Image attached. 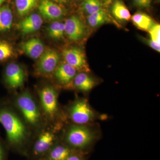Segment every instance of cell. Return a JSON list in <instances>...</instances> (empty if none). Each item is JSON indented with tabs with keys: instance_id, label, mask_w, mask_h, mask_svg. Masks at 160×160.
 <instances>
[{
	"instance_id": "6da1fadb",
	"label": "cell",
	"mask_w": 160,
	"mask_h": 160,
	"mask_svg": "<svg viewBox=\"0 0 160 160\" xmlns=\"http://www.w3.org/2000/svg\"><path fill=\"white\" fill-rule=\"evenodd\" d=\"M0 123L6 131L8 142L14 147L23 146L35 136L13 104L0 108Z\"/></svg>"
},
{
	"instance_id": "7a4b0ae2",
	"label": "cell",
	"mask_w": 160,
	"mask_h": 160,
	"mask_svg": "<svg viewBox=\"0 0 160 160\" xmlns=\"http://www.w3.org/2000/svg\"><path fill=\"white\" fill-rule=\"evenodd\" d=\"M13 105L35 136L48 126L38 100L28 90L18 94L14 98Z\"/></svg>"
},
{
	"instance_id": "3957f363",
	"label": "cell",
	"mask_w": 160,
	"mask_h": 160,
	"mask_svg": "<svg viewBox=\"0 0 160 160\" xmlns=\"http://www.w3.org/2000/svg\"><path fill=\"white\" fill-rule=\"evenodd\" d=\"M39 102L48 126L57 127L60 115L58 92L53 86L47 85L38 92Z\"/></svg>"
},
{
	"instance_id": "277c9868",
	"label": "cell",
	"mask_w": 160,
	"mask_h": 160,
	"mask_svg": "<svg viewBox=\"0 0 160 160\" xmlns=\"http://www.w3.org/2000/svg\"><path fill=\"white\" fill-rule=\"evenodd\" d=\"M65 138L70 146L83 148L90 144L93 139V135L90 129L84 125L75 124L67 129Z\"/></svg>"
},
{
	"instance_id": "5b68a950",
	"label": "cell",
	"mask_w": 160,
	"mask_h": 160,
	"mask_svg": "<svg viewBox=\"0 0 160 160\" xmlns=\"http://www.w3.org/2000/svg\"><path fill=\"white\" fill-rule=\"evenodd\" d=\"M69 118L76 125H85L94 118V113L86 100L75 101L69 107Z\"/></svg>"
},
{
	"instance_id": "8992f818",
	"label": "cell",
	"mask_w": 160,
	"mask_h": 160,
	"mask_svg": "<svg viewBox=\"0 0 160 160\" xmlns=\"http://www.w3.org/2000/svg\"><path fill=\"white\" fill-rule=\"evenodd\" d=\"M57 127L48 126L40 132L35 142L33 147V154L39 156L44 154L51 148L56 140Z\"/></svg>"
},
{
	"instance_id": "52a82bcc",
	"label": "cell",
	"mask_w": 160,
	"mask_h": 160,
	"mask_svg": "<svg viewBox=\"0 0 160 160\" xmlns=\"http://www.w3.org/2000/svg\"><path fill=\"white\" fill-rule=\"evenodd\" d=\"M62 55L66 62L77 70L89 71L86 56L82 49L77 47L65 49L63 50Z\"/></svg>"
},
{
	"instance_id": "ba28073f",
	"label": "cell",
	"mask_w": 160,
	"mask_h": 160,
	"mask_svg": "<svg viewBox=\"0 0 160 160\" xmlns=\"http://www.w3.org/2000/svg\"><path fill=\"white\" fill-rule=\"evenodd\" d=\"M26 80V73L18 64L10 63L5 70V80L6 84L12 89H17L22 86Z\"/></svg>"
},
{
	"instance_id": "9c48e42d",
	"label": "cell",
	"mask_w": 160,
	"mask_h": 160,
	"mask_svg": "<svg viewBox=\"0 0 160 160\" xmlns=\"http://www.w3.org/2000/svg\"><path fill=\"white\" fill-rule=\"evenodd\" d=\"M59 55L56 51L48 50L41 56L37 68L39 74L47 75L54 72L59 61Z\"/></svg>"
},
{
	"instance_id": "30bf717a",
	"label": "cell",
	"mask_w": 160,
	"mask_h": 160,
	"mask_svg": "<svg viewBox=\"0 0 160 160\" xmlns=\"http://www.w3.org/2000/svg\"><path fill=\"white\" fill-rule=\"evenodd\" d=\"M65 32L69 39L78 41L83 38L85 32L84 24L78 17L72 16L64 23Z\"/></svg>"
},
{
	"instance_id": "8fae6325",
	"label": "cell",
	"mask_w": 160,
	"mask_h": 160,
	"mask_svg": "<svg viewBox=\"0 0 160 160\" xmlns=\"http://www.w3.org/2000/svg\"><path fill=\"white\" fill-rule=\"evenodd\" d=\"M38 8L41 14L48 19H59L65 13L61 6L50 0H42Z\"/></svg>"
},
{
	"instance_id": "7c38bea8",
	"label": "cell",
	"mask_w": 160,
	"mask_h": 160,
	"mask_svg": "<svg viewBox=\"0 0 160 160\" xmlns=\"http://www.w3.org/2000/svg\"><path fill=\"white\" fill-rule=\"evenodd\" d=\"M42 22V19L40 16L36 13H33L18 23L17 28L23 34H29L39 29Z\"/></svg>"
},
{
	"instance_id": "4fadbf2b",
	"label": "cell",
	"mask_w": 160,
	"mask_h": 160,
	"mask_svg": "<svg viewBox=\"0 0 160 160\" xmlns=\"http://www.w3.org/2000/svg\"><path fill=\"white\" fill-rule=\"evenodd\" d=\"M77 71L75 68L66 62L58 66L54 72V76L61 84L68 85L74 79Z\"/></svg>"
},
{
	"instance_id": "5bb4252c",
	"label": "cell",
	"mask_w": 160,
	"mask_h": 160,
	"mask_svg": "<svg viewBox=\"0 0 160 160\" xmlns=\"http://www.w3.org/2000/svg\"><path fill=\"white\" fill-rule=\"evenodd\" d=\"M21 47L28 56L33 59L40 58L42 55L44 50V45L38 38H32L24 42Z\"/></svg>"
},
{
	"instance_id": "9a60e30c",
	"label": "cell",
	"mask_w": 160,
	"mask_h": 160,
	"mask_svg": "<svg viewBox=\"0 0 160 160\" xmlns=\"http://www.w3.org/2000/svg\"><path fill=\"white\" fill-rule=\"evenodd\" d=\"M131 19L137 28L144 31H149L154 25L153 20L149 16L141 12L135 13Z\"/></svg>"
},
{
	"instance_id": "2e32d148",
	"label": "cell",
	"mask_w": 160,
	"mask_h": 160,
	"mask_svg": "<svg viewBox=\"0 0 160 160\" xmlns=\"http://www.w3.org/2000/svg\"><path fill=\"white\" fill-rule=\"evenodd\" d=\"M75 87L82 91H88L95 86V82L92 78L85 72L76 75L73 79Z\"/></svg>"
},
{
	"instance_id": "e0dca14e",
	"label": "cell",
	"mask_w": 160,
	"mask_h": 160,
	"mask_svg": "<svg viewBox=\"0 0 160 160\" xmlns=\"http://www.w3.org/2000/svg\"><path fill=\"white\" fill-rule=\"evenodd\" d=\"M112 12L114 17L119 21H128L131 15L129 9L121 0H115L112 4Z\"/></svg>"
},
{
	"instance_id": "ac0fdd59",
	"label": "cell",
	"mask_w": 160,
	"mask_h": 160,
	"mask_svg": "<svg viewBox=\"0 0 160 160\" xmlns=\"http://www.w3.org/2000/svg\"><path fill=\"white\" fill-rule=\"evenodd\" d=\"M12 12L9 7L0 8V32L9 31L12 26Z\"/></svg>"
},
{
	"instance_id": "d6986e66",
	"label": "cell",
	"mask_w": 160,
	"mask_h": 160,
	"mask_svg": "<svg viewBox=\"0 0 160 160\" xmlns=\"http://www.w3.org/2000/svg\"><path fill=\"white\" fill-rule=\"evenodd\" d=\"M70 155L69 148L62 145H57L49 151V160H66Z\"/></svg>"
},
{
	"instance_id": "ffe728a7",
	"label": "cell",
	"mask_w": 160,
	"mask_h": 160,
	"mask_svg": "<svg viewBox=\"0 0 160 160\" xmlns=\"http://www.w3.org/2000/svg\"><path fill=\"white\" fill-rule=\"evenodd\" d=\"M38 0H16L18 13L24 16L29 13L36 6Z\"/></svg>"
},
{
	"instance_id": "44dd1931",
	"label": "cell",
	"mask_w": 160,
	"mask_h": 160,
	"mask_svg": "<svg viewBox=\"0 0 160 160\" xmlns=\"http://www.w3.org/2000/svg\"><path fill=\"white\" fill-rule=\"evenodd\" d=\"M108 20L106 12L103 9L89 15L87 21L89 25L92 27H97L104 24Z\"/></svg>"
},
{
	"instance_id": "7402d4cb",
	"label": "cell",
	"mask_w": 160,
	"mask_h": 160,
	"mask_svg": "<svg viewBox=\"0 0 160 160\" xmlns=\"http://www.w3.org/2000/svg\"><path fill=\"white\" fill-rule=\"evenodd\" d=\"M48 32L49 36L56 39L62 38L65 33L64 23L60 22H54L49 26Z\"/></svg>"
},
{
	"instance_id": "603a6c76",
	"label": "cell",
	"mask_w": 160,
	"mask_h": 160,
	"mask_svg": "<svg viewBox=\"0 0 160 160\" xmlns=\"http://www.w3.org/2000/svg\"><path fill=\"white\" fill-rule=\"evenodd\" d=\"M102 3L100 0H85L82 8L89 15L99 11L102 9Z\"/></svg>"
},
{
	"instance_id": "cb8c5ba5",
	"label": "cell",
	"mask_w": 160,
	"mask_h": 160,
	"mask_svg": "<svg viewBox=\"0 0 160 160\" xmlns=\"http://www.w3.org/2000/svg\"><path fill=\"white\" fill-rule=\"evenodd\" d=\"M13 49L10 44L5 41H0V62L11 57Z\"/></svg>"
},
{
	"instance_id": "d4e9b609",
	"label": "cell",
	"mask_w": 160,
	"mask_h": 160,
	"mask_svg": "<svg viewBox=\"0 0 160 160\" xmlns=\"http://www.w3.org/2000/svg\"><path fill=\"white\" fill-rule=\"evenodd\" d=\"M150 40L158 45L160 46V25L154 24L149 30Z\"/></svg>"
},
{
	"instance_id": "484cf974",
	"label": "cell",
	"mask_w": 160,
	"mask_h": 160,
	"mask_svg": "<svg viewBox=\"0 0 160 160\" xmlns=\"http://www.w3.org/2000/svg\"><path fill=\"white\" fill-rule=\"evenodd\" d=\"M134 6L140 9L148 8L151 6L152 0H132Z\"/></svg>"
},
{
	"instance_id": "4316f807",
	"label": "cell",
	"mask_w": 160,
	"mask_h": 160,
	"mask_svg": "<svg viewBox=\"0 0 160 160\" xmlns=\"http://www.w3.org/2000/svg\"><path fill=\"white\" fill-rule=\"evenodd\" d=\"M146 42L148 43V45L150 46L152 49H154L156 51L160 52V46L158 45L157 44L155 43L154 42L152 41L151 40H146Z\"/></svg>"
},
{
	"instance_id": "83f0119b",
	"label": "cell",
	"mask_w": 160,
	"mask_h": 160,
	"mask_svg": "<svg viewBox=\"0 0 160 160\" xmlns=\"http://www.w3.org/2000/svg\"><path fill=\"white\" fill-rule=\"evenodd\" d=\"M66 160H82L78 157L75 155H70Z\"/></svg>"
},
{
	"instance_id": "f1b7e54d",
	"label": "cell",
	"mask_w": 160,
	"mask_h": 160,
	"mask_svg": "<svg viewBox=\"0 0 160 160\" xmlns=\"http://www.w3.org/2000/svg\"><path fill=\"white\" fill-rule=\"evenodd\" d=\"M103 5L107 6L110 5L113 0H102Z\"/></svg>"
},
{
	"instance_id": "f546056e",
	"label": "cell",
	"mask_w": 160,
	"mask_h": 160,
	"mask_svg": "<svg viewBox=\"0 0 160 160\" xmlns=\"http://www.w3.org/2000/svg\"><path fill=\"white\" fill-rule=\"evenodd\" d=\"M3 159V151L2 147L0 145V160H2Z\"/></svg>"
},
{
	"instance_id": "4dcf8cb0",
	"label": "cell",
	"mask_w": 160,
	"mask_h": 160,
	"mask_svg": "<svg viewBox=\"0 0 160 160\" xmlns=\"http://www.w3.org/2000/svg\"><path fill=\"white\" fill-rule=\"evenodd\" d=\"M55 2H58L59 3H65L67 2L68 0H53Z\"/></svg>"
},
{
	"instance_id": "1f68e13d",
	"label": "cell",
	"mask_w": 160,
	"mask_h": 160,
	"mask_svg": "<svg viewBox=\"0 0 160 160\" xmlns=\"http://www.w3.org/2000/svg\"><path fill=\"white\" fill-rule=\"evenodd\" d=\"M5 1H6V0H0V6H2V4L4 3V2H5Z\"/></svg>"
}]
</instances>
